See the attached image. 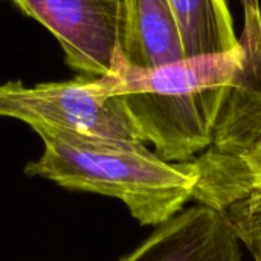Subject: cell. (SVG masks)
Here are the masks:
<instances>
[{"label":"cell","mask_w":261,"mask_h":261,"mask_svg":"<svg viewBox=\"0 0 261 261\" xmlns=\"http://www.w3.org/2000/svg\"><path fill=\"white\" fill-rule=\"evenodd\" d=\"M41 23L66 63L86 76L107 75L121 52L124 0H11Z\"/></svg>","instance_id":"5b68a950"},{"label":"cell","mask_w":261,"mask_h":261,"mask_svg":"<svg viewBox=\"0 0 261 261\" xmlns=\"http://www.w3.org/2000/svg\"><path fill=\"white\" fill-rule=\"evenodd\" d=\"M248 54L240 41L232 50L202 54L156 66L138 67L118 54L102 75L112 95L121 96L141 139L167 162L194 161L213 144L231 90Z\"/></svg>","instance_id":"6da1fadb"},{"label":"cell","mask_w":261,"mask_h":261,"mask_svg":"<svg viewBox=\"0 0 261 261\" xmlns=\"http://www.w3.org/2000/svg\"><path fill=\"white\" fill-rule=\"evenodd\" d=\"M254 72H255L257 80H258V83H260V86H261V66L260 67H257V69H254Z\"/></svg>","instance_id":"30bf717a"},{"label":"cell","mask_w":261,"mask_h":261,"mask_svg":"<svg viewBox=\"0 0 261 261\" xmlns=\"http://www.w3.org/2000/svg\"><path fill=\"white\" fill-rule=\"evenodd\" d=\"M246 248L252 252L255 261H261V237L260 239H257L255 242H252L251 245H248Z\"/></svg>","instance_id":"9c48e42d"},{"label":"cell","mask_w":261,"mask_h":261,"mask_svg":"<svg viewBox=\"0 0 261 261\" xmlns=\"http://www.w3.org/2000/svg\"><path fill=\"white\" fill-rule=\"evenodd\" d=\"M121 52L127 63L156 67L187 58L168 0H124Z\"/></svg>","instance_id":"52a82bcc"},{"label":"cell","mask_w":261,"mask_h":261,"mask_svg":"<svg viewBox=\"0 0 261 261\" xmlns=\"http://www.w3.org/2000/svg\"><path fill=\"white\" fill-rule=\"evenodd\" d=\"M213 144L193 164V200L226 213L245 246L261 237V86L245 66Z\"/></svg>","instance_id":"3957f363"},{"label":"cell","mask_w":261,"mask_h":261,"mask_svg":"<svg viewBox=\"0 0 261 261\" xmlns=\"http://www.w3.org/2000/svg\"><path fill=\"white\" fill-rule=\"evenodd\" d=\"M0 116L104 139L144 142L121 96L102 76L80 75L32 87L20 81L0 84ZM145 144V142H144Z\"/></svg>","instance_id":"277c9868"},{"label":"cell","mask_w":261,"mask_h":261,"mask_svg":"<svg viewBox=\"0 0 261 261\" xmlns=\"http://www.w3.org/2000/svg\"><path fill=\"white\" fill-rule=\"evenodd\" d=\"M187 57L232 50L240 46L228 0H168Z\"/></svg>","instance_id":"ba28073f"},{"label":"cell","mask_w":261,"mask_h":261,"mask_svg":"<svg viewBox=\"0 0 261 261\" xmlns=\"http://www.w3.org/2000/svg\"><path fill=\"white\" fill-rule=\"evenodd\" d=\"M43 154L24 174L52 180L70 191L121 200L141 225L161 226L180 213L197 182L193 161L167 162L144 142L104 139L35 125Z\"/></svg>","instance_id":"7a4b0ae2"},{"label":"cell","mask_w":261,"mask_h":261,"mask_svg":"<svg viewBox=\"0 0 261 261\" xmlns=\"http://www.w3.org/2000/svg\"><path fill=\"white\" fill-rule=\"evenodd\" d=\"M119 261H242V240L226 213L196 203Z\"/></svg>","instance_id":"8992f818"}]
</instances>
